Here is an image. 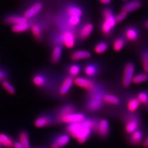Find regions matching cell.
<instances>
[{"mask_svg": "<svg viewBox=\"0 0 148 148\" xmlns=\"http://www.w3.org/2000/svg\"><path fill=\"white\" fill-rule=\"evenodd\" d=\"M94 117H86L82 122L66 125L64 132L75 138L80 144L85 143L93 134Z\"/></svg>", "mask_w": 148, "mask_h": 148, "instance_id": "cell-1", "label": "cell"}, {"mask_svg": "<svg viewBox=\"0 0 148 148\" xmlns=\"http://www.w3.org/2000/svg\"><path fill=\"white\" fill-rule=\"evenodd\" d=\"M108 92L106 88L98 83L92 90L87 91L84 101V109L88 112H98L103 108L104 96Z\"/></svg>", "mask_w": 148, "mask_h": 148, "instance_id": "cell-2", "label": "cell"}, {"mask_svg": "<svg viewBox=\"0 0 148 148\" xmlns=\"http://www.w3.org/2000/svg\"><path fill=\"white\" fill-rule=\"evenodd\" d=\"M58 82V77L54 78L45 71L35 72L32 77V82L35 86L55 96H56Z\"/></svg>", "mask_w": 148, "mask_h": 148, "instance_id": "cell-3", "label": "cell"}, {"mask_svg": "<svg viewBox=\"0 0 148 148\" xmlns=\"http://www.w3.org/2000/svg\"><path fill=\"white\" fill-rule=\"evenodd\" d=\"M50 40L54 45L65 46L67 48L74 47L77 41L75 30H59L51 35Z\"/></svg>", "mask_w": 148, "mask_h": 148, "instance_id": "cell-4", "label": "cell"}, {"mask_svg": "<svg viewBox=\"0 0 148 148\" xmlns=\"http://www.w3.org/2000/svg\"><path fill=\"white\" fill-rule=\"evenodd\" d=\"M82 23V17L68 16L58 12L54 17V24L59 30H75Z\"/></svg>", "mask_w": 148, "mask_h": 148, "instance_id": "cell-5", "label": "cell"}, {"mask_svg": "<svg viewBox=\"0 0 148 148\" xmlns=\"http://www.w3.org/2000/svg\"><path fill=\"white\" fill-rule=\"evenodd\" d=\"M102 21L100 24V30L106 36H109L117 25L115 14L112 8L106 6L102 9Z\"/></svg>", "mask_w": 148, "mask_h": 148, "instance_id": "cell-6", "label": "cell"}, {"mask_svg": "<svg viewBox=\"0 0 148 148\" xmlns=\"http://www.w3.org/2000/svg\"><path fill=\"white\" fill-rule=\"evenodd\" d=\"M124 128L127 135L140 128L141 126V118L138 113L128 112L123 115Z\"/></svg>", "mask_w": 148, "mask_h": 148, "instance_id": "cell-7", "label": "cell"}, {"mask_svg": "<svg viewBox=\"0 0 148 148\" xmlns=\"http://www.w3.org/2000/svg\"><path fill=\"white\" fill-rule=\"evenodd\" d=\"M74 78L65 75L64 76H60L58 77V82L56 90V96L59 98L64 97L66 96L69 91L71 90V88L74 83Z\"/></svg>", "mask_w": 148, "mask_h": 148, "instance_id": "cell-8", "label": "cell"}, {"mask_svg": "<svg viewBox=\"0 0 148 148\" xmlns=\"http://www.w3.org/2000/svg\"><path fill=\"white\" fill-rule=\"evenodd\" d=\"M71 136L66 132L56 133L49 138V148H63L70 141Z\"/></svg>", "mask_w": 148, "mask_h": 148, "instance_id": "cell-9", "label": "cell"}, {"mask_svg": "<svg viewBox=\"0 0 148 148\" xmlns=\"http://www.w3.org/2000/svg\"><path fill=\"white\" fill-rule=\"evenodd\" d=\"M59 12L68 16H78L82 17L83 14L82 7L79 4L73 1L65 3L62 6V9L59 11Z\"/></svg>", "mask_w": 148, "mask_h": 148, "instance_id": "cell-10", "label": "cell"}, {"mask_svg": "<svg viewBox=\"0 0 148 148\" xmlns=\"http://www.w3.org/2000/svg\"><path fill=\"white\" fill-rule=\"evenodd\" d=\"M77 111L75 105L73 103H68L60 105L54 110L52 111L55 120V125L57 124L59 119L66 116L67 115L71 114Z\"/></svg>", "mask_w": 148, "mask_h": 148, "instance_id": "cell-11", "label": "cell"}, {"mask_svg": "<svg viewBox=\"0 0 148 148\" xmlns=\"http://www.w3.org/2000/svg\"><path fill=\"white\" fill-rule=\"evenodd\" d=\"M135 69V64L132 61H129L125 65L122 78V84L125 88H128L132 84Z\"/></svg>", "mask_w": 148, "mask_h": 148, "instance_id": "cell-12", "label": "cell"}, {"mask_svg": "<svg viewBox=\"0 0 148 148\" xmlns=\"http://www.w3.org/2000/svg\"><path fill=\"white\" fill-rule=\"evenodd\" d=\"M53 125H55V120L52 111L40 114L34 120V125L36 128H41Z\"/></svg>", "mask_w": 148, "mask_h": 148, "instance_id": "cell-13", "label": "cell"}, {"mask_svg": "<svg viewBox=\"0 0 148 148\" xmlns=\"http://www.w3.org/2000/svg\"><path fill=\"white\" fill-rule=\"evenodd\" d=\"M94 25L90 22L81 23L76 30V37L77 41L86 40L93 31Z\"/></svg>", "mask_w": 148, "mask_h": 148, "instance_id": "cell-14", "label": "cell"}, {"mask_svg": "<svg viewBox=\"0 0 148 148\" xmlns=\"http://www.w3.org/2000/svg\"><path fill=\"white\" fill-rule=\"evenodd\" d=\"M122 34L127 41L136 42L140 39L141 30L135 25H128L124 28Z\"/></svg>", "mask_w": 148, "mask_h": 148, "instance_id": "cell-15", "label": "cell"}, {"mask_svg": "<svg viewBox=\"0 0 148 148\" xmlns=\"http://www.w3.org/2000/svg\"><path fill=\"white\" fill-rule=\"evenodd\" d=\"M101 65L96 61H90L83 65V72L86 77L93 78L99 75L101 71Z\"/></svg>", "mask_w": 148, "mask_h": 148, "instance_id": "cell-16", "label": "cell"}, {"mask_svg": "<svg viewBox=\"0 0 148 148\" xmlns=\"http://www.w3.org/2000/svg\"><path fill=\"white\" fill-rule=\"evenodd\" d=\"M86 115L84 113L79 111H76V112L72 113L64 116L59 119L58 121L57 124H71L73 123H77L82 122V120L86 118Z\"/></svg>", "mask_w": 148, "mask_h": 148, "instance_id": "cell-17", "label": "cell"}, {"mask_svg": "<svg viewBox=\"0 0 148 148\" xmlns=\"http://www.w3.org/2000/svg\"><path fill=\"white\" fill-rule=\"evenodd\" d=\"M74 84L79 86L86 91H88L97 85V83L93 78H88L87 77H77L74 78Z\"/></svg>", "mask_w": 148, "mask_h": 148, "instance_id": "cell-18", "label": "cell"}, {"mask_svg": "<svg viewBox=\"0 0 148 148\" xmlns=\"http://www.w3.org/2000/svg\"><path fill=\"white\" fill-rule=\"evenodd\" d=\"M110 123L109 120L104 118H100L96 133L101 138H107L110 133Z\"/></svg>", "mask_w": 148, "mask_h": 148, "instance_id": "cell-19", "label": "cell"}, {"mask_svg": "<svg viewBox=\"0 0 148 148\" xmlns=\"http://www.w3.org/2000/svg\"><path fill=\"white\" fill-rule=\"evenodd\" d=\"M43 7V4L41 1L34 2L26 9L22 15L28 20L32 19L42 10Z\"/></svg>", "mask_w": 148, "mask_h": 148, "instance_id": "cell-20", "label": "cell"}, {"mask_svg": "<svg viewBox=\"0 0 148 148\" xmlns=\"http://www.w3.org/2000/svg\"><path fill=\"white\" fill-rule=\"evenodd\" d=\"M28 21L23 15L17 14H10L4 18V22L6 25H15L27 22Z\"/></svg>", "mask_w": 148, "mask_h": 148, "instance_id": "cell-21", "label": "cell"}, {"mask_svg": "<svg viewBox=\"0 0 148 148\" xmlns=\"http://www.w3.org/2000/svg\"><path fill=\"white\" fill-rule=\"evenodd\" d=\"M128 141L132 145L137 146L141 144L144 140V132L141 128L137 129L130 135H128Z\"/></svg>", "mask_w": 148, "mask_h": 148, "instance_id": "cell-22", "label": "cell"}, {"mask_svg": "<svg viewBox=\"0 0 148 148\" xmlns=\"http://www.w3.org/2000/svg\"><path fill=\"white\" fill-rule=\"evenodd\" d=\"M142 6L143 2L141 0H128L122 6L121 11L128 14L138 10Z\"/></svg>", "mask_w": 148, "mask_h": 148, "instance_id": "cell-23", "label": "cell"}, {"mask_svg": "<svg viewBox=\"0 0 148 148\" xmlns=\"http://www.w3.org/2000/svg\"><path fill=\"white\" fill-rule=\"evenodd\" d=\"M65 69H66V75L75 78L79 75L82 67L79 64L73 62L66 65Z\"/></svg>", "mask_w": 148, "mask_h": 148, "instance_id": "cell-24", "label": "cell"}, {"mask_svg": "<svg viewBox=\"0 0 148 148\" xmlns=\"http://www.w3.org/2000/svg\"><path fill=\"white\" fill-rule=\"evenodd\" d=\"M140 106V102L136 96H128L126 99V108L129 112H136Z\"/></svg>", "mask_w": 148, "mask_h": 148, "instance_id": "cell-25", "label": "cell"}, {"mask_svg": "<svg viewBox=\"0 0 148 148\" xmlns=\"http://www.w3.org/2000/svg\"><path fill=\"white\" fill-rule=\"evenodd\" d=\"M91 56V53L87 50L78 49L73 51L71 55L70 58L73 61H80L82 59H88Z\"/></svg>", "mask_w": 148, "mask_h": 148, "instance_id": "cell-26", "label": "cell"}, {"mask_svg": "<svg viewBox=\"0 0 148 148\" xmlns=\"http://www.w3.org/2000/svg\"><path fill=\"white\" fill-rule=\"evenodd\" d=\"M127 41L123 34L117 35L112 41V47L115 51H121L127 44Z\"/></svg>", "mask_w": 148, "mask_h": 148, "instance_id": "cell-27", "label": "cell"}, {"mask_svg": "<svg viewBox=\"0 0 148 148\" xmlns=\"http://www.w3.org/2000/svg\"><path fill=\"white\" fill-rule=\"evenodd\" d=\"M140 62L145 72L148 73V46L143 47L139 53Z\"/></svg>", "mask_w": 148, "mask_h": 148, "instance_id": "cell-28", "label": "cell"}, {"mask_svg": "<svg viewBox=\"0 0 148 148\" xmlns=\"http://www.w3.org/2000/svg\"><path fill=\"white\" fill-rule=\"evenodd\" d=\"M104 103L114 106H117L121 104V99L119 97L114 94L107 92L104 96Z\"/></svg>", "mask_w": 148, "mask_h": 148, "instance_id": "cell-29", "label": "cell"}, {"mask_svg": "<svg viewBox=\"0 0 148 148\" xmlns=\"http://www.w3.org/2000/svg\"><path fill=\"white\" fill-rule=\"evenodd\" d=\"M18 140L21 142L24 148H30L29 133L26 130H21L18 133Z\"/></svg>", "mask_w": 148, "mask_h": 148, "instance_id": "cell-30", "label": "cell"}, {"mask_svg": "<svg viewBox=\"0 0 148 148\" xmlns=\"http://www.w3.org/2000/svg\"><path fill=\"white\" fill-rule=\"evenodd\" d=\"M32 19H29L27 22L12 26V31L13 32H14V33H22V32H25L27 30H29V29H30L32 24L34 22V21Z\"/></svg>", "mask_w": 148, "mask_h": 148, "instance_id": "cell-31", "label": "cell"}, {"mask_svg": "<svg viewBox=\"0 0 148 148\" xmlns=\"http://www.w3.org/2000/svg\"><path fill=\"white\" fill-rule=\"evenodd\" d=\"M62 46L58 45L53 46V48L51 54V61L54 64H58L62 56Z\"/></svg>", "mask_w": 148, "mask_h": 148, "instance_id": "cell-32", "label": "cell"}, {"mask_svg": "<svg viewBox=\"0 0 148 148\" xmlns=\"http://www.w3.org/2000/svg\"><path fill=\"white\" fill-rule=\"evenodd\" d=\"M14 140L7 133H0V143L3 147L13 148Z\"/></svg>", "mask_w": 148, "mask_h": 148, "instance_id": "cell-33", "label": "cell"}, {"mask_svg": "<svg viewBox=\"0 0 148 148\" xmlns=\"http://www.w3.org/2000/svg\"><path fill=\"white\" fill-rule=\"evenodd\" d=\"M30 30L35 38L37 40L40 41L42 40L43 37V27L41 24L37 22H34L32 24Z\"/></svg>", "mask_w": 148, "mask_h": 148, "instance_id": "cell-34", "label": "cell"}, {"mask_svg": "<svg viewBox=\"0 0 148 148\" xmlns=\"http://www.w3.org/2000/svg\"><path fill=\"white\" fill-rule=\"evenodd\" d=\"M109 43L107 40H102L97 42L94 46V51L96 54H101L105 53L109 48Z\"/></svg>", "mask_w": 148, "mask_h": 148, "instance_id": "cell-35", "label": "cell"}, {"mask_svg": "<svg viewBox=\"0 0 148 148\" xmlns=\"http://www.w3.org/2000/svg\"><path fill=\"white\" fill-rule=\"evenodd\" d=\"M148 81V73L146 72H138L133 76L132 83L134 84H141Z\"/></svg>", "mask_w": 148, "mask_h": 148, "instance_id": "cell-36", "label": "cell"}, {"mask_svg": "<svg viewBox=\"0 0 148 148\" xmlns=\"http://www.w3.org/2000/svg\"><path fill=\"white\" fill-rule=\"evenodd\" d=\"M139 101L140 102L141 105L148 108V92L147 91L141 90L138 91L136 95Z\"/></svg>", "mask_w": 148, "mask_h": 148, "instance_id": "cell-37", "label": "cell"}, {"mask_svg": "<svg viewBox=\"0 0 148 148\" xmlns=\"http://www.w3.org/2000/svg\"><path fill=\"white\" fill-rule=\"evenodd\" d=\"M1 84L3 88L9 94L14 95L16 92V88L14 86L12 85V83H11L8 80L2 82Z\"/></svg>", "mask_w": 148, "mask_h": 148, "instance_id": "cell-38", "label": "cell"}, {"mask_svg": "<svg viewBox=\"0 0 148 148\" xmlns=\"http://www.w3.org/2000/svg\"><path fill=\"white\" fill-rule=\"evenodd\" d=\"M128 14L125 12L123 11H120V12L117 14H115V19H116L117 22H120L123 21L125 18L127 17Z\"/></svg>", "mask_w": 148, "mask_h": 148, "instance_id": "cell-39", "label": "cell"}, {"mask_svg": "<svg viewBox=\"0 0 148 148\" xmlns=\"http://www.w3.org/2000/svg\"><path fill=\"white\" fill-rule=\"evenodd\" d=\"M8 72L5 69L0 68V82L8 80Z\"/></svg>", "mask_w": 148, "mask_h": 148, "instance_id": "cell-40", "label": "cell"}, {"mask_svg": "<svg viewBox=\"0 0 148 148\" xmlns=\"http://www.w3.org/2000/svg\"><path fill=\"white\" fill-rule=\"evenodd\" d=\"M13 148H24V147L21 144V142L17 140H14V142Z\"/></svg>", "mask_w": 148, "mask_h": 148, "instance_id": "cell-41", "label": "cell"}, {"mask_svg": "<svg viewBox=\"0 0 148 148\" xmlns=\"http://www.w3.org/2000/svg\"><path fill=\"white\" fill-rule=\"evenodd\" d=\"M143 26L144 27L145 29L148 30V17L146 18L143 22Z\"/></svg>", "mask_w": 148, "mask_h": 148, "instance_id": "cell-42", "label": "cell"}, {"mask_svg": "<svg viewBox=\"0 0 148 148\" xmlns=\"http://www.w3.org/2000/svg\"><path fill=\"white\" fill-rule=\"evenodd\" d=\"M142 145L145 147H148V136H147L143 140L142 143Z\"/></svg>", "mask_w": 148, "mask_h": 148, "instance_id": "cell-43", "label": "cell"}, {"mask_svg": "<svg viewBox=\"0 0 148 148\" xmlns=\"http://www.w3.org/2000/svg\"><path fill=\"white\" fill-rule=\"evenodd\" d=\"M99 2L103 4H109L112 0H99Z\"/></svg>", "mask_w": 148, "mask_h": 148, "instance_id": "cell-44", "label": "cell"}, {"mask_svg": "<svg viewBox=\"0 0 148 148\" xmlns=\"http://www.w3.org/2000/svg\"><path fill=\"white\" fill-rule=\"evenodd\" d=\"M33 148H49L48 147H45V146H39V147H35Z\"/></svg>", "mask_w": 148, "mask_h": 148, "instance_id": "cell-45", "label": "cell"}, {"mask_svg": "<svg viewBox=\"0 0 148 148\" xmlns=\"http://www.w3.org/2000/svg\"><path fill=\"white\" fill-rule=\"evenodd\" d=\"M0 148H3V146H2V145H1V143H0Z\"/></svg>", "mask_w": 148, "mask_h": 148, "instance_id": "cell-46", "label": "cell"}, {"mask_svg": "<svg viewBox=\"0 0 148 148\" xmlns=\"http://www.w3.org/2000/svg\"><path fill=\"white\" fill-rule=\"evenodd\" d=\"M123 1H127V0H123Z\"/></svg>", "mask_w": 148, "mask_h": 148, "instance_id": "cell-47", "label": "cell"}, {"mask_svg": "<svg viewBox=\"0 0 148 148\" xmlns=\"http://www.w3.org/2000/svg\"><path fill=\"white\" fill-rule=\"evenodd\" d=\"M147 92H148V91H147Z\"/></svg>", "mask_w": 148, "mask_h": 148, "instance_id": "cell-48", "label": "cell"}]
</instances>
